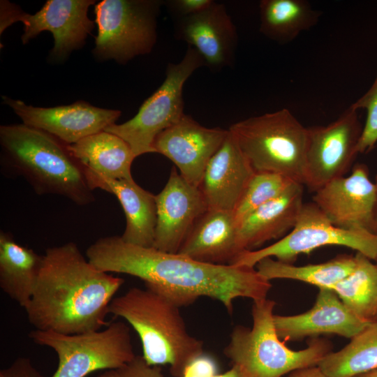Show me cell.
<instances>
[{
  "mask_svg": "<svg viewBox=\"0 0 377 377\" xmlns=\"http://www.w3.org/2000/svg\"><path fill=\"white\" fill-rule=\"evenodd\" d=\"M362 128L357 110L351 105L330 124L308 127L304 185L316 191L343 177L359 154Z\"/></svg>",
  "mask_w": 377,
  "mask_h": 377,
  "instance_id": "7c38bea8",
  "label": "cell"
},
{
  "mask_svg": "<svg viewBox=\"0 0 377 377\" xmlns=\"http://www.w3.org/2000/svg\"><path fill=\"white\" fill-rule=\"evenodd\" d=\"M86 256L103 272L140 279L145 287L179 308L207 297L222 303L232 313L235 299L263 300L272 288L270 281L255 267L205 263L178 253L131 244L120 236L98 239L87 248Z\"/></svg>",
  "mask_w": 377,
  "mask_h": 377,
  "instance_id": "6da1fadb",
  "label": "cell"
},
{
  "mask_svg": "<svg viewBox=\"0 0 377 377\" xmlns=\"http://www.w3.org/2000/svg\"><path fill=\"white\" fill-rule=\"evenodd\" d=\"M92 0H48L43 8L31 15L17 6L1 1L0 32L17 21L24 24L23 44L44 31H50L54 38L51 55L54 59H64L75 49L80 47L91 34L94 24L88 15Z\"/></svg>",
  "mask_w": 377,
  "mask_h": 377,
  "instance_id": "8fae6325",
  "label": "cell"
},
{
  "mask_svg": "<svg viewBox=\"0 0 377 377\" xmlns=\"http://www.w3.org/2000/svg\"><path fill=\"white\" fill-rule=\"evenodd\" d=\"M350 105L357 111L360 109L366 111V119L357 151L359 154L367 153L377 143V71L369 89Z\"/></svg>",
  "mask_w": 377,
  "mask_h": 377,
  "instance_id": "f546056e",
  "label": "cell"
},
{
  "mask_svg": "<svg viewBox=\"0 0 377 377\" xmlns=\"http://www.w3.org/2000/svg\"><path fill=\"white\" fill-rule=\"evenodd\" d=\"M0 377H44L34 367L30 359L18 357L13 364L0 371Z\"/></svg>",
  "mask_w": 377,
  "mask_h": 377,
  "instance_id": "836d02e7",
  "label": "cell"
},
{
  "mask_svg": "<svg viewBox=\"0 0 377 377\" xmlns=\"http://www.w3.org/2000/svg\"><path fill=\"white\" fill-rule=\"evenodd\" d=\"M276 302L254 301L251 328L235 327L223 353L241 377H283L297 369L317 366L332 351L331 343L314 339L308 347L294 350L279 339L274 321Z\"/></svg>",
  "mask_w": 377,
  "mask_h": 377,
  "instance_id": "5b68a950",
  "label": "cell"
},
{
  "mask_svg": "<svg viewBox=\"0 0 377 377\" xmlns=\"http://www.w3.org/2000/svg\"><path fill=\"white\" fill-rule=\"evenodd\" d=\"M96 377H163L159 366L148 364L142 356L136 355L129 362L109 369Z\"/></svg>",
  "mask_w": 377,
  "mask_h": 377,
  "instance_id": "4dcf8cb0",
  "label": "cell"
},
{
  "mask_svg": "<svg viewBox=\"0 0 377 377\" xmlns=\"http://www.w3.org/2000/svg\"><path fill=\"white\" fill-rule=\"evenodd\" d=\"M2 172L23 177L38 195H58L76 205L95 200L84 167L68 145L43 131L22 124L0 126Z\"/></svg>",
  "mask_w": 377,
  "mask_h": 377,
  "instance_id": "3957f363",
  "label": "cell"
},
{
  "mask_svg": "<svg viewBox=\"0 0 377 377\" xmlns=\"http://www.w3.org/2000/svg\"><path fill=\"white\" fill-rule=\"evenodd\" d=\"M163 1L103 0L96 4L94 54L125 64L149 53L156 41V22Z\"/></svg>",
  "mask_w": 377,
  "mask_h": 377,
  "instance_id": "30bf717a",
  "label": "cell"
},
{
  "mask_svg": "<svg viewBox=\"0 0 377 377\" xmlns=\"http://www.w3.org/2000/svg\"><path fill=\"white\" fill-rule=\"evenodd\" d=\"M109 313L126 320L137 332L148 364L169 365L175 377L204 353L203 342L188 332L179 307L151 288H131L114 297Z\"/></svg>",
  "mask_w": 377,
  "mask_h": 377,
  "instance_id": "277c9868",
  "label": "cell"
},
{
  "mask_svg": "<svg viewBox=\"0 0 377 377\" xmlns=\"http://www.w3.org/2000/svg\"><path fill=\"white\" fill-rule=\"evenodd\" d=\"M376 188V210H375V216H374V230L373 232L376 235H377V175L375 177V182H374Z\"/></svg>",
  "mask_w": 377,
  "mask_h": 377,
  "instance_id": "d590c367",
  "label": "cell"
},
{
  "mask_svg": "<svg viewBox=\"0 0 377 377\" xmlns=\"http://www.w3.org/2000/svg\"><path fill=\"white\" fill-rule=\"evenodd\" d=\"M256 266L260 274L269 281L276 279H293L316 286L319 289H332L353 270L355 259V256L341 255L325 263L295 266L272 258H265Z\"/></svg>",
  "mask_w": 377,
  "mask_h": 377,
  "instance_id": "484cf974",
  "label": "cell"
},
{
  "mask_svg": "<svg viewBox=\"0 0 377 377\" xmlns=\"http://www.w3.org/2000/svg\"><path fill=\"white\" fill-rule=\"evenodd\" d=\"M313 202L335 226L374 233L376 188L366 165H355L349 176L318 189Z\"/></svg>",
  "mask_w": 377,
  "mask_h": 377,
  "instance_id": "4fadbf2b",
  "label": "cell"
},
{
  "mask_svg": "<svg viewBox=\"0 0 377 377\" xmlns=\"http://www.w3.org/2000/svg\"><path fill=\"white\" fill-rule=\"evenodd\" d=\"M181 377H241V376L234 366L227 371L219 374L215 360L203 353L188 364Z\"/></svg>",
  "mask_w": 377,
  "mask_h": 377,
  "instance_id": "1f68e13d",
  "label": "cell"
},
{
  "mask_svg": "<svg viewBox=\"0 0 377 377\" xmlns=\"http://www.w3.org/2000/svg\"><path fill=\"white\" fill-rule=\"evenodd\" d=\"M254 172L228 131L208 162L198 186L208 209L233 212Z\"/></svg>",
  "mask_w": 377,
  "mask_h": 377,
  "instance_id": "d6986e66",
  "label": "cell"
},
{
  "mask_svg": "<svg viewBox=\"0 0 377 377\" xmlns=\"http://www.w3.org/2000/svg\"><path fill=\"white\" fill-rule=\"evenodd\" d=\"M228 131L254 172L281 174L304 184L308 127L289 110L249 117Z\"/></svg>",
  "mask_w": 377,
  "mask_h": 377,
  "instance_id": "8992f818",
  "label": "cell"
},
{
  "mask_svg": "<svg viewBox=\"0 0 377 377\" xmlns=\"http://www.w3.org/2000/svg\"><path fill=\"white\" fill-rule=\"evenodd\" d=\"M276 331L286 342L333 334L353 338L369 324L355 316L330 288H320L313 306L294 316L274 315Z\"/></svg>",
  "mask_w": 377,
  "mask_h": 377,
  "instance_id": "ac0fdd59",
  "label": "cell"
},
{
  "mask_svg": "<svg viewBox=\"0 0 377 377\" xmlns=\"http://www.w3.org/2000/svg\"><path fill=\"white\" fill-rule=\"evenodd\" d=\"M285 377H327L318 367H310L295 370Z\"/></svg>",
  "mask_w": 377,
  "mask_h": 377,
  "instance_id": "e575fe53",
  "label": "cell"
},
{
  "mask_svg": "<svg viewBox=\"0 0 377 377\" xmlns=\"http://www.w3.org/2000/svg\"><path fill=\"white\" fill-rule=\"evenodd\" d=\"M121 278L93 265L74 242L48 248L24 308L36 330L74 334L101 330Z\"/></svg>",
  "mask_w": 377,
  "mask_h": 377,
  "instance_id": "7a4b0ae2",
  "label": "cell"
},
{
  "mask_svg": "<svg viewBox=\"0 0 377 377\" xmlns=\"http://www.w3.org/2000/svg\"><path fill=\"white\" fill-rule=\"evenodd\" d=\"M205 66L198 51L188 46L182 59L170 63L161 86L142 104L137 114L127 121L107 127L104 131L126 141L135 157L156 153L154 142L163 131L184 114V85L199 68Z\"/></svg>",
  "mask_w": 377,
  "mask_h": 377,
  "instance_id": "ba28073f",
  "label": "cell"
},
{
  "mask_svg": "<svg viewBox=\"0 0 377 377\" xmlns=\"http://www.w3.org/2000/svg\"><path fill=\"white\" fill-rule=\"evenodd\" d=\"M355 377H377V369L362 374Z\"/></svg>",
  "mask_w": 377,
  "mask_h": 377,
  "instance_id": "8d00e7d4",
  "label": "cell"
},
{
  "mask_svg": "<svg viewBox=\"0 0 377 377\" xmlns=\"http://www.w3.org/2000/svg\"><path fill=\"white\" fill-rule=\"evenodd\" d=\"M29 337L57 353L58 366L50 377H85L95 371L119 367L136 356L130 329L121 321L110 322L103 330L74 334L35 330Z\"/></svg>",
  "mask_w": 377,
  "mask_h": 377,
  "instance_id": "52a82bcc",
  "label": "cell"
},
{
  "mask_svg": "<svg viewBox=\"0 0 377 377\" xmlns=\"http://www.w3.org/2000/svg\"><path fill=\"white\" fill-rule=\"evenodd\" d=\"M156 196L157 221L153 247L178 253L198 220L208 209L198 187L188 182L175 168Z\"/></svg>",
  "mask_w": 377,
  "mask_h": 377,
  "instance_id": "2e32d148",
  "label": "cell"
},
{
  "mask_svg": "<svg viewBox=\"0 0 377 377\" xmlns=\"http://www.w3.org/2000/svg\"><path fill=\"white\" fill-rule=\"evenodd\" d=\"M353 270L332 289L343 304L367 323L377 317V265L357 252Z\"/></svg>",
  "mask_w": 377,
  "mask_h": 377,
  "instance_id": "4316f807",
  "label": "cell"
},
{
  "mask_svg": "<svg viewBox=\"0 0 377 377\" xmlns=\"http://www.w3.org/2000/svg\"><path fill=\"white\" fill-rule=\"evenodd\" d=\"M376 265H377V260H376ZM376 320H377V317H376Z\"/></svg>",
  "mask_w": 377,
  "mask_h": 377,
  "instance_id": "74e56055",
  "label": "cell"
},
{
  "mask_svg": "<svg viewBox=\"0 0 377 377\" xmlns=\"http://www.w3.org/2000/svg\"><path fill=\"white\" fill-rule=\"evenodd\" d=\"M178 253L214 265H232L241 253L232 211L208 209L198 220Z\"/></svg>",
  "mask_w": 377,
  "mask_h": 377,
  "instance_id": "ffe728a7",
  "label": "cell"
},
{
  "mask_svg": "<svg viewBox=\"0 0 377 377\" xmlns=\"http://www.w3.org/2000/svg\"><path fill=\"white\" fill-rule=\"evenodd\" d=\"M304 184L293 183L282 194L264 204L238 224V246L252 251L283 236L295 226L303 206Z\"/></svg>",
  "mask_w": 377,
  "mask_h": 377,
  "instance_id": "44dd1931",
  "label": "cell"
},
{
  "mask_svg": "<svg viewBox=\"0 0 377 377\" xmlns=\"http://www.w3.org/2000/svg\"><path fill=\"white\" fill-rule=\"evenodd\" d=\"M348 247L371 260H377V235L363 230L343 229L333 225L313 202L304 203L290 232L275 243L239 254L232 265L255 267L265 258L292 264L301 253L325 246Z\"/></svg>",
  "mask_w": 377,
  "mask_h": 377,
  "instance_id": "9c48e42d",
  "label": "cell"
},
{
  "mask_svg": "<svg viewBox=\"0 0 377 377\" xmlns=\"http://www.w3.org/2000/svg\"><path fill=\"white\" fill-rule=\"evenodd\" d=\"M43 258L18 244L10 233L0 232V287L24 309L34 292Z\"/></svg>",
  "mask_w": 377,
  "mask_h": 377,
  "instance_id": "cb8c5ba5",
  "label": "cell"
},
{
  "mask_svg": "<svg viewBox=\"0 0 377 377\" xmlns=\"http://www.w3.org/2000/svg\"><path fill=\"white\" fill-rule=\"evenodd\" d=\"M317 366L327 377H355L377 369V320L343 348L326 355Z\"/></svg>",
  "mask_w": 377,
  "mask_h": 377,
  "instance_id": "83f0119b",
  "label": "cell"
},
{
  "mask_svg": "<svg viewBox=\"0 0 377 377\" xmlns=\"http://www.w3.org/2000/svg\"><path fill=\"white\" fill-rule=\"evenodd\" d=\"M3 100L24 124L48 133L67 145L103 131L121 116L120 110L97 108L84 101L40 108L8 97L3 96Z\"/></svg>",
  "mask_w": 377,
  "mask_h": 377,
  "instance_id": "5bb4252c",
  "label": "cell"
},
{
  "mask_svg": "<svg viewBox=\"0 0 377 377\" xmlns=\"http://www.w3.org/2000/svg\"><path fill=\"white\" fill-rule=\"evenodd\" d=\"M259 13L260 32L279 44L290 43L310 30L322 15L306 0H262Z\"/></svg>",
  "mask_w": 377,
  "mask_h": 377,
  "instance_id": "d4e9b609",
  "label": "cell"
},
{
  "mask_svg": "<svg viewBox=\"0 0 377 377\" xmlns=\"http://www.w3.org/2000/svg\"><path fill=\"white\" fill-rule=\"evenodd\" d=\"M175 21V37L195 49L205 66L219 71L234 64L238 34L224 4L214 1L205 10Z\"/></svg>",
  "mask_w": 377,
  "mask_h": 377,
  "instance_id": "e0dca14e",
  "label": "cell"
},
{
  "mask_svg": "<svg viewBox=\"0 0 377 377\" xmlns=\"http://www.w3.org/2000/svg\"><path fill=\"white\" fill-rule=\"evenodd\" d=\"M93 190L101 188L114 195L126 218L121 237L126 243L153 247L157 221L156 196L145 190L134 179H110L91 177L88 179Z\"/></svg>",
  "mask_w": 377,
  "mask_h": 377,
  "instance_id": "7402d4cb",
  "label": "cell"
},
{
  "mask_svg": "<svg viewBox=\"0 0 377 377\" xmlns=\"http://www.w3.org/2000/svg\"><path fill=\"white\" fill-rule=\"evenodd\" d=\"M212 0H168L163 1L174 20L198 13L207 8Z\"/></svg>",
  "mask_w": 377,
  "mask_h": 377,
  "instance_id": "d6a6232c",
  "label": "cell"
},
{
  "mask_svg": "<svg viewBox=\"0 0 377 377\" xmlns=\"http://www.w3.org/2000/svg\"><path fill=\"white\" fill-rule=\"evenodd\" d=\"M297 182L281 174L255 172L233 211L237 225L249 214Z\"/></svg>",
  "mask_w": 377,
  "mask_h": 377,
  "instance_id": "f1b7e54d",
  "label": "cell"
},
{
  "mask_svg": "<svg viewBox=\"0 0 377 377\" xmlns=\"http://www.w3.org/2000/svg\"><path fill=\"white\" fill-rule=\"evenodd\" d=\"M84 167L87 178L133 179L131 165L136 158L128 143L115 134L101 131L68 145Z\"/></svg>",
  "mask_w": 377,
  "mask_h": 377,
  "instance_id": "603a6c76",
  "label": "cell"
},
{
  "mask_svg": "<svg viewBox=\"0 0 377 377\" xmlns=\"http://www.w3.org/2000/svg\"><path fill=\"white\" fill-rule=\"evenodd\" d=\"M228 133V130L205 127L184 114L156 137L154 148L172 161L188 182L198 187L208 162Z\"/></svg>",
  "mask_w": 377,
  "mask_h": 377,
  "instance_id": "9a60e30c",
  "label": "cell"
}]
</instances>
